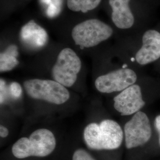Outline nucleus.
<instances>
[{"mask_svg":"<svg viewBox=\"0 0 160 160\" xmlns=\"http://www.w3.org/2000/svg\"><path fill=\"white\" fill-rule=\"evenodd\" d=\"M83 135L86 145L93 150L118 149L123 139L120 125L110 119L103 120L100 123H90L85 128Z\"/></svg>","mask_w":160,"mask_h":160,"instance_id":"f257e3e1","label":"nucleus"},{"mask_svg":"<svg viewBox=\"0 0 160 160\" xmlns=\"http://www.w3.org/2000/svg\"><path fill=\"white\" fill-rule=\"evenodd\" d=\"M56 139L53 133L47 129H39L29 138L19 139L12 147L13 155L19 159L29 157H45L54 151Z\"/></svg>","mask_w":160,"mask_h":160,"instance_id":"f03ea898","label":"nucleus"},{"mask_svg":"<svg viewBox=\"0 0 160 160\" xmlns=\"http://www.w3.org/2000/svg\"><path fill=\"white\" fill-rule=\"evenodd\" d=\"M23 86L29 97L48 103L62 104L70 97L66 87L55 80L31 79L24 81Z\"/></svg>","mask_w":160,"mask_h":160,"instance_id":"7ed1b4c3","label":"nucleus"},{"mask_svg":"<svg viewBox=\"0 0 160 160\" xmlns=\"http://www.w3.org/2000/svg\"><path fill=\"white\" fill-rule=\"evenodd\" d=\"M113 32L108 24L97 19H89L75 26L72 37L77 45L88 48L108 39Z\"/></svg>","mask_w":160,"mask_h":160,"instance_id":"20e7f679","label":"nucleus"},{"mask_svg":"<svg viewBox=\"0 0 160 160\" xmlns=\"http://www.w3.org/2000/svg\"><path fill=\"white\" fill-rule=\"evenodd\" d=\"M81 68V61L77 53L70 48H64L52 68V77L65 87H71L77 81Z\"/></svg>","mask_w":160,"mask_h":160,"instance_id":"39448f33","label":"nucleus"},{"mask_svg":"<svg viewBox=\"0 0 160 160\" xmlns=\"http://www.w3.org/2000/svg\"><path fill=\"white\" fill-rule=\"evenodd\" d=\"M125 145L132 149L147 143L152 135L151 127L147 115L142 112H138L124 126Z\"/></svg>","mask_w":160,"mask_h":160,"instance_id":"423d86ee","label":"nucleus"},{"mask_svg":"<svg viewBox=\"0 0 160 160\" xmlns=\"http://www.w3.org/2000/svg\"><path fill=\"white\" fill-rule=\"evenodd\" d=\"M136 73L131 69L122 68L98 77L95 81L97 90L103 93L122 92L135 84Z\"/></svg>","mask_w":160,"mask_h":160,"instance_id":"0eeeda50","label":"nucleus"},{"mask_svg":"<svg viewBox=\"0 0 160 160\" xmlns=\"http://www.w3.org/2000/svg\"><path fill=\"white\" fill-rule=\"evenodd\" d=\"M114 108L123 116L135 114L145 105L141 87L133 84L114 97Z\"/></svg>","mask_w":160,"mask_h":160,"instance_id":"6e6552de","label":"nucleus"},{"mask_svg":"<svg viewBox=\"0 0 160 160\" xmlns=\"http://www.w3.org/2000/svg\"><path fill=\"white\" fill-rule=\"evenodd\" d=\"M160 58V33L149 30L142 37V46L138 51L135 60L140 65H146Z\"/></svg>","mask_w":160,"mask_h":160,"instance_id":"1a4fd4ad","label":"nucleus"},{"mask_svg":"<svg viewBox=\"0 0 160 160\" xmlns=\"http://www.w3.org/2000/svg\"><path fill=\"white\" fill-rule=\"evenodd\" d=\"M20 38L25 45L34 49L46 45L48 34L46 30L33 20H30L21 29Z\"/></svg>","mask_w":160,"mask_h":160,"instance_id":"9d476101","label":"nucleus"},{"mask_svg":"<svg viewBox=\"0 0 160 160\" xmlns=\"http://www.w3.org/2000/svg\"><path fill=\"white\" fill-rule=\"evenodd\" d=\"M109 2L115 26L119 29L131 28L134 23V17L129 7L130 0H109Z\"/></svg>","mask_w":160,"mask_h":160,"instance_id":"9b49d317","label":"nucleus"},{"mask_svg":"<svg viewBox=\"0 0 160 160\" xmlns=\"http://www.w3.org/2000/svg\"><path fill=\"white\" fill-rule=\"evenodd\" d=\"M17 47L14 45L8 46L0 54V71L6 72L16 67L19 62L17 59Z\"/></svg>","mask_w":160,"mask_h":160,"instance_id":"f8f14e48","label":"nucleus"},{"mask_svg":"<svg viewBox=\"0 0 160 160\" xmlns=\"http://www.w3.org/2000/svg\"><path fill=\"white\" fill-rule=\"evenodd\" d=\"M102 0H67L69 9L75 12L84 13L95 9Z\"/></svg>","mask_w":160,"mask_h":160,"instance_id":"ddd939ff","label":"nucleus"},{"mask_svg":"<svg viewBox=\"0 0 160 160\" xmlns=\"http://www.w3.org/2000/svg\"><path fill=\"white\" fill-rule=\"evenodd\" d=\"M46 8V14L49 17H56L62 10L63 0H40Z\"/></svg>","mask_w":160,"mask_h":160,"instance_id":"4468645a","label":"nucleus"},{"mask_svg":"<svg viewBox=\"0 0 160 160\" xmlns=\"http://www.w3.org/2000/svg\"><path fill=\"white\" fill-rule=\"evenodd\" d=\"M72 160H96L83 149H77L72 156Z\"/></svg>","mask_w":160,"mask_h":160,"instance_id":"2eb2a0df","label":"nucleus"},{"mask_svg":"<svg viewBox=\"0 0 160 160\" xmlns=\"http://www.w3.org/2000/svg\"><path fill=\"white\" fill-rule=\"evenodd\" d=\"M10 89L12 97L14 98H18L21 97L22 94V88L19 83L16 82H12Z\"/></svg>","mask_w":160,"mask_h":160,"instance_id":"dca6fc26","label":"nucleus"},{"mask_svg":"<svg viewBox=\"0 0 160 160\" xmlns=\"http://www.w3.org/2000/svg\"><path fill=\"white\" fill-rule=\"evenodd\" d=\"M9 132L8 129L5 126H0V136L1 138H6L8 135Z\"/></svg>","mask_w":160,"mask_h":160,"instance_id":"f3484780","label":"nucleus"},{"mask_svg":"<svg viewBox=\"0 0 160 160\" xmlns=\"http://www.w3.org/2000/svg\"><path fill=\"white\" fill-rule=\"evenodd\" d=\"M4 92H5V82L3 80H1V103L4 100Z\"/></svg>","mask_w":160,"mask_h":160,"instance_id":"a211bd4d","label":"nucleus"},{"mask_svg":"<svg viewBox=\"0 0 160 160\" xmlns=\"http://www.w3.org/2000/svg\"><path fill=\"white\" fill-rule=\"evenodd\" d=\"M155 126L159 135V143L160 145V115L156 117L155 119Z\"/></svg>","mask_w":160,"mask_h":160,"instance_id":"6ab92c4d","label":"nucleus"},{"mask_svg":"<svg viewBox=\"0 0 160 160\" xmlns=\"http://www.w3.org/2000/svg\"><path fill=\"white\" fill-rule=\"evenodd\" d=\"M132 61H134L135 60V58H132L131 59Z\"/></svg>","mask_w":160,"mask_h":160,"instance_id":"aec40b11","label":"nucleus"}]
</instances>
